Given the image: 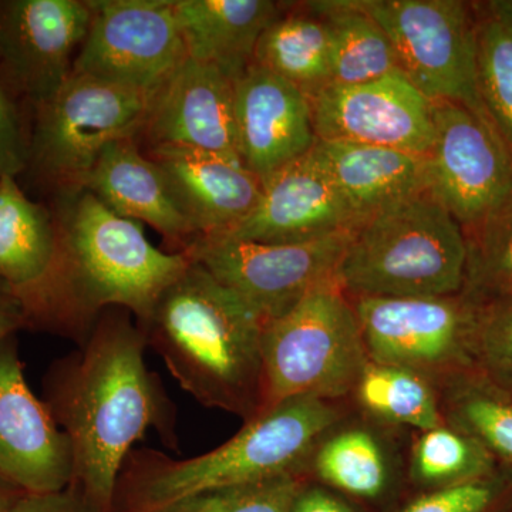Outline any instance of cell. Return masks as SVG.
Instances as JSON below:
<instances>
[{
    "label": "cell",
    "instance_id": "obj_12",
    "mask_svg": "<svg viewBox=\"0 0 512 512\" xmlns=\"http://www.w3.org/2000/svg\"><path fill=\"white\" fill-rule=\"evenodd\" d=\"M90 20L82 0H0V80L30 120L72 74Z\"/></svg>",
    "mask_w": 512,
    "mask_h": 512
},
{
    "label": "cell",
    "instance_id": "obj_32",
    "mask_svg": "<svg viewBox=\"0 0 512 512\" xmlns=\"http://www.w3.org/2000/svg\"><path fill=\"white\" fill-rule=\"evenodd\" d=\"M454 417L488 447L512 460V406L490 394L471 392L454 403Z\"/></svg>",
    "mask_w": 512,
    "mask_h": 512
},
{
    "label": "cell",
    "instance_id": "obj_6",
    "mask_svg": "<svg viewBox=\"0 0 512 512\" xmlns=\"http://www.w3.org/2000/svg\"><path fill=\"white\" fill-rule=\"evenodd\" d=\"M369 363L355 309L336 281L309 292L266 323L262 409L295 397L338 399L355 390Z\"/></svg>",
    "mask_w": 512,
    "mask_h": 512
},
{
    "label": "cell",
    "instance_id": "obj_39",
    "mask_svg": "<svg viewBox=\"0 0 512 512\" xmlns=\"http://www.w3.org/2000/svg\"><path fill=\"white\" fill-rule=\"evenodd\" d=\"M20 494L22 493L16 488L10 487L9 484L0 480V512H9Z\"/></svg>",
    "mask_w": 512,
    "mask_h": 512
},
{
    "label": "cell",
    "instance_id": "obj_8",
    "mask_svg": "<svg viewBox=\"0 0 512 512\" xmlns=\"http://www.w3.org/2000/svg\"><path fill=\"white\" fill-rule=\"evenodd\" d=\"M357 5L389 37L400 72L424 96L490 117L478 93L473 3L357 0Z\"/></svg>",
    "mask_w": 512,
    "mask_h": 512
},
{
    "label": "cell",
    "instance_id": "obj_26",
    "mask_svg": "<svg viewBox=\"0 0 512 512\" xmlns=\"http://www.w3.org/2000/svg\"><path fill=\"white\" fill-rule=\"evenodd\" d=\"M478 93L512 151V0L473 3Z\"/></svg>",
    "mask_w": 512,
    "mask_h": 512
},
{
    "label": "cell",
    "instance_id": "obj_23",
    "mask_svg": "<svg viewBox=\"0 0 512 512\" xmlns=\"http://www.w3.org/2000/svg\"><path fill=\"white\" fill-rule=\"evenodd\" d=\"M185 53L237 80L254 64L258 40L281 16L271 0H174Z\"/></svg>",
    "mask_w": 512,
    "mask_h": 512
},
{
    "label": "cell",
    "instance_id": "obj_30",
    "mask_svg": "<svg viewBox=\"0 0 512 512\" xmlns=\"http://www.w3.org/2000/svg\"><path fill=\"white\" fill-rule=\"evenodd\" d=\"M485 467L483 451L456 430L423 431L413 451V474L420 483L446 485L471 480Z\"/></svg>",
    "mask_w": 512,
    "mask_h": 512
},
{
    "label": "cell",
    "instance_id": "obj_3",
    "mask_svg": "<svg viewBox=\"0 0 512 512\" xmlns=\"http://www.w3.org/2000/svg\"><path fill=\"white\" fill-rule=\"evenodd\" d=\"M57 195L60 268L47 332L79 346L107 309H126L143 322L191 259L151 245L140 224L114 214L92 192Z\"/></svg>",
    "mask_w": 512,
    "mask_h": 512
},
{
    "label": "cell",
    "instance_id": "obj_2",
    "mask_svg": "<svg viewBox=\"0 0 512 512\" xmlns=\"http://www.w3.org/2000/svg\"><path fill=\"white\" fill-rule=\"evenodd\" d=\"M137 323L148 348L202 406L247 421L261 413L265 323L202 266L191 261Z\"/></svg>",
    "mask_w": 512,
    "mask_h": 512
},
{
    "label": "cell",
    "instance_id": "obj_31",
    "mask_svg": "<svg viewBox=\"0 0 512 512\" xmlns=\"http://www.w3.org/2000/svg\"><path fill=\"white\" fill-rule=\"evenodd\" d=\"M302 488L296 474H285L194 495L153 512H292Z\"/></svg>",
    "mask_w": 512,
    "mask_h": 512
},
{
    "label": "cell",
    "instance_id": "obj_1",
    "mask_svg": "<svg viewBox=\"0 0 512 512\" xmlns=\"http://www.w3.org/2000/svg\"><path fill=\"white\" fill-rule=\"evenodd\" d=\"M147 348L130 312L107 309L43 379L45 403L72 446V484L101 512L113 511L121 467L148 431H157L165 447H180L177 409L148 369Z\"/></svg>",
    "mask_w": 512,
    "mask_h": 512
},
{
    "label": "cell",
    "instance_id": "obj_5",
    "mask_svg": "<svg viewBox=\"0 0 512 512\" xmlns=\"http://www.w3.org/2000/svg\"><path fill=\"white\" fill-rule=\"evenodd\" d=\"M464 229L430 190L365 218L345 249L335 281L356 298H439L463 291Z\"/></svg>",
    "mask_w": 512,
    "mask_h": 512
},
{
    "label": "cell",
    "instance_id": "obj_34",
    "mask_svg": "<svg viewBox=\"0 0 512 512\" xmlns=\"http://www.w3.org/2000/svg\"><path fill=\"white\" fill-rule=\"evenodd\" d=\"M30 124L0 80V175L18 178L28 167Z\"/></svg>",
    "mask_w": 512,
    "mask_h": 512
},
{
    "label": "cell",
    "instance_id": "obj_17",
    "mask_svg": "<svg viewBox=\"0 0 512 512\" xmlns=\"http://www.w3.org/2000/svg\"><path fill=\"white\" fill-rule=\"evenodd\" d=\"M235 120L242 163L261 183L318 141L308 94L256 64L235 80Z\"/></svg>",
    "mask_w": 512,
    "mask_h": 512
},
{
    "label": "cell",
    "instance_id": "obj_40",
    "mask_svg": "<svg viewBox=\"0 0 512 512\" xmlns=\"http://www.w3.org/2000/svg\"><path fill=\"white\" fill-rule=\"evenodd\" d=\"M0 178H2V175H0Z\"/></svg>",
    "mask_w": 512,
    "mask_h": 512
},
{
    "label": "cell",
    "instance_id": "obj_9",
    "mask_svg": "<svg viewBox=\"0 0 512 512\" xmlns=\"http://www.w3.org/2000/svg\"><path fill=\"white\" fill-rule=\"evenodd\" d=\"M352 232L298 244L212 235L195 238L181 252L238 295L266 325L295 308L313 289L335 281Z\"/></svg>",
    "mask_w": 512,
    "mask_h": 512
},
{
    "label": "cell",
    "instance_id": "obj_14",
    "mask_svg": "<svg viewBox=\"0 0 512 512\" xmlns=\"http://www.w3.org/2000/svg\"><path fill=\"white\" fill-rule=\"evenodd\" d=\"M316 138L393 148L427 157L434 103L403 73L355 86H326L309 97Z\"/></svg>",
    "mask_w": 512,
    "mask_h": 512
},
{
    "label": "cell",
    "instance_id": "obj_35",
    "mask_svg": "<svg viewBox=\"0 0 512 512\" xmlns=\"http://www.w3.org/2000/svg\"><path fill=\"white\" fill-rule=\"evenodd\" d=\"M494 495L490 484L468 480L421 495L402 512H484L493 503Z\"/></svg>",
    "mask_w": 512,
    "mask_h": 512
},
{
    "label": "cell",
    "instance_id": "obj_7",
    "mask_svg": "<svg viewBox=\"0 0 512 512\" xmlns=\"http://www.w3.org/2000/svg\"><path fill=\"white\" fill-rule=\"evenodd\" d=\"M156 94L72 72L33 111L25 173L56 192L84 190L104 148L143 133Z\"/></svg>",
    "mask_w": 512,
    "mask_h": 512
},
{
    "label": "cell",
    "instance_id": "obj_20",
    "mask_svg": "<svg viewBox=\"0 0 512 512\" xmlns=\"http://www.w3.org/2000/svg\"><path fill=\"white\" fill-rule=\"evenodd\" d=\"M147 157L163 173L195 238L225 234L261 198V180L239 161L178 146L151 147Z\"/></svg>",
    "mask_w": 512,
    "mask_h": 512
},
{
    "label": "cell",
    "instance_id": "obj_18",
    "mask_svg": "<svg viewBox=\"0 0 512 512\" xmlns=\"http://www.w3.org/2000/svg\"><path fill=\"white\" fill-rule=\"evenodd\" d=\"M143 133L151 147L195 148L242 163L235 80L187 57L158 90Z\"/></svg>",
    "mask_w": 512,
    "mask_h": 512
},
{
    "label": "cell",
    "instance_id": "obj_37",
    "mask_svg": "<svg viewBox=\"0 0 512 512\" xmlns=\"http://www.w3.org/2000/svg\"><path fill=\"white\" fill-rule=\"evenodd\" d=\"M292 512H352L342 501L319 488H302L293 503Z\"/></svg>",
    "mask_w": 512,
    "mask_h": 512
},
{
    "label": "cell",
    "instance_id": "obj_10",
    "mask_svg": "<svg viewBox=\"0 0 512 512\" xmlns=\"http://www.w3.org/2000/svg\"><path fill=\"white\" fill-rule=\"evenodd\" d=\"M429 190L463 229L512 201V151L490 117L451 101H433Z\"/></svg>",
    "mask_w": 512,
    "mask_h": 512
},
{
    "label": "cell",
    "instance_id": "obj_28",
    "mask_svg": "<svg viewBox=\"0 0 512 512\" xmlns=\"http://www.w3.org/2000/svg\"><path fill=\"white\" fill-rule=\"evenodd\" d=\"M313 466L320 480L353 497L376 498L386 487V458L366 430L333 434L320 446Z\"/></svg>",
    "mask_w": 512,
    "mask_h": 512
},
{
    "label": "cell",
    "instance_id": "obj_21",
    "mask_svg": "<svg viewBox=\"0 0 512 512\" xmlns=\"http://www.w3.org/2000/svg\"><path fill=\"white\" fill-rule=\"evenodd\" d=\"M84 190L96 195L114 214L147 222L165 238L180 244L178 252L195 239L163 173L138 150L136 138L114 141L104 148Z\"/></svg>",
    "mask_w": 512,
    "mask_h": 512
},
{
    "label": "cell",
    "instance_id": "obj_27",
    "mask_svg": "<svg viewBox=\"0 0 512 512\" xmlns=\"http://www.w3.org/2000/svg\"><path fill=\"white\" fill-rule=\"evenodd\" d=\"M355 392L363 409L377 419L421 431L441 426L436 396L426 379L413 370L369 360Z\"/></svg>",
    "mask_w": 512,
    "mask_h": 512
},
{
    "label": "cell",
    "instance_id": "obj_38",
    "mask_svg": "<svg viewBox=\"0 0 512 512\" xmlns=\"http://www.w3.org/2000/svg\"><path fill=\"white\" fill-rule=\"evenodd\" d=\"M25 328L22 309L15 296L0 282V342Z\"/></svg>",
    "mask_w": 512,
    "mask_h": 512
},
{
    "label": "cell",
    "instance_id": "obj_16",
    "mask_svg": "<svg viewBox=\"0 0 512 512\" xmlns=\"http://www.w3.org/2000/svg\"><path fill=\"white\" fill-rule=\"evenodd\" d=\"M359 225L313 148L262 181L258 204L225 237L261 244H298Z\"/></svg>",
    "mask_w": 512,
    "mask_h": 512
},
{
    "label": "cell",
    "instance_id": "obj_29",
    "mask_svg": "<svg viewBox=\"0 0 512 512\" xmlns=\"http://www.w3.org/2000/svg\"><path fill=\"white\" fill-rule=\"evenodd\" d=\"M467 239L466 298L491 302L512 296V201L476 227Z\"/></svg>",
    "mask_w": 512,
    "mask_h": 512
},
{
    "label": "cell",
    "instance_id": "obj_22",
    "mask_svg": "<svg viewBox=\"0 0 512 512\" xmlns=\"http://www.w3.org/2000/svg\"><path fill=\"white\" fill-rule=\"evenodd\" d=\"M313 153L357 222L394 202L429 190L427 157L393 148L316 141Z\"/></svg>",
    "mask_w": 512,
    "mask_h": 512
},
{
    "label": "cell",
    "instance_id": "obj_19",
    "mask_svg": "<svg viewBox=\"0 0 512 512\" xmlns=\"http://www.w3.org/2000/svg\"><path fill=\"white\" fill-rule=\"evenodd\" d=\"M60 268L53 212L30 200L18 178H0V282L15 296L25 328L45 330Z\"/></svg>",
    "mask_w": 512,
    "mask_h": 512
},
{
    "label": "cell",
    "instance_id": "obj_4",
    "mask_svg": "<svg viewBox=\"0 0 512 512\" xmlns=\"http://www.w3.org/2000/svg\"><path fill=\"white\" fill-rule=\"evenodd\" d=\"M339 420L326 400L295 397L269 407L222 446L191 458L134 448L121 467L111 512H153L194 495L296 474Z\"/></svg>",
    "mask_w": 512,
    "mask_h": 512
},
{
    "label": "cell",
    "instance_id": "obj_36",
    "mask_svg": "<svg viewBox=\"0 0 512 512\" xmlns=\"http://www.w3.org/2000/svg\"><path fill=\"white\" fill-rule=\"evenodd\" d=\"M9 512H101L77 485L50 494H25L16 498Z\"/></svg>",
    "mask_w": 512,
    "mask_h": 512
},
{
    "label": "cell",
    "instance_id": "obj_13",
    "mask_svg": "<svg viewBox=\"0 0 512 512\" xmlns=\"http://www.w3.org/2000/svg\"><path fill=\"white\" fill-rule=\"evenodd\" d=\"M370 362L423 373L444 369L476 338L480 315L468 298H356Z\"/></svg>",
    "mask_w": 512,
    "mask_h": 512
},
{
    "label": "cell",
    "instance_id": "obj_25",
    "mask_svg": "<svg viewBox=\"0 0 512 512\" xmlns=\"http://www.w3.org/2000/svg\"><path fill=\"white\" fill-rule=\"evenodd\" d=\"M254 64L309 97L318 93L330 80V36L325 20L313 12L279 16L258 40Z\"/></svg>",
    "mask_w": 512,
    "mask_h": 512
},
{
    "label": "cell",
    "instance_id": "obj_15",
    "mask_svg": "<svg viewBox=\"0 0 512 512\" xmlns=\"http://www.w3.org/2000/svg\"><path fill=\"white\" fill-rule=\"evenodd\" d=\"M69 437L26 382L16 336L0 342V480L25 494L73 483Z\"/></svg>",
    "mask_w": 512,
    "mask_h": 512
},
{
    "label": "cell",
    "instance_id": "obj_11",
    "mask_svg": "<svg viewBox=\"0 0 512 512\" xmlns=\"http://www.w3.org/2000/svg\"><path fill=\"white\" fill-rule=\"evenodd\" d=\"M73 72L157 93L187 59L174 0H96Z\"/></svg>",
    "mask_w": 512,
    "mask_h": 512
},
{
    "label": "cell",
    "instance_id": "obj_24",
    "mask_svg": "<svg viewBox=\"0 0 512 512\" xmlns=\"http://www.w3.org/2000/svg\"><path fill=\"white\" fill-rule=\"evenodd\" d=\"M309 9L325 20L329 29L328 86H355L402 73L389 37L360 9L357 0L313 2Z\"/></svg>",
    "mask_w": 512,
    "mask_h": 512
},
{
    "label": "cell",
    "instance_id": "obj_33",
    "mask_svg": "<svg viewBox=\"0 0 512 512\" xmlns=\"http://www.w3.org/2000/svg\"><path fill=\"white\" fill-rule=\"evenodd\" d=\"M476 342L488 370L512 387V296L493 302L480 316Z\"/></svg>",
    "mask_w": 512,
    "mask_h": 512
}]
</instances>
